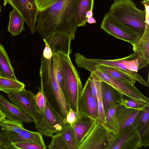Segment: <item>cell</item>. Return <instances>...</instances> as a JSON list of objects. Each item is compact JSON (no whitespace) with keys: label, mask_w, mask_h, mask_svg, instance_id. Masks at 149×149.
<instances>
[{"label":"cell","mask_w":149,"mask_h":149,"mask_svg":"<svg viewBox=\"0 0 149 149\" xmlns=\"http://www.w3.org/2000/svg\"><path fill=\"white\" fill-rule=\"evenodd\" d=\"M78 117L75 112L70 109L67 115L66 120L69 125H73Z\"/></svg>","instance_id":"cell-37"},{"label":"cell","mask_w":149,"mask_h":149,"mask_svg":"<svg viewBox=\"0 0 149 149\" xmlns=\"http://www.w3.org/2000/svg\"><path fill=\"white\" fill-rule=\"evenodd\" d=\"M23 123L20 122L10 121L5 118L0 123V125L3 130L19 133L24 128Z\"/></svg>","instance_id":"cell-31"},{"label":"cell","mask_w":149,"mask_h":149,"mask_svg":"<svg viewBox=\"0 0 149 149\" xmlns=\"http://www.w3.org/2000/svg\"><path fill=\"white\" fill-rule=\"evenodd\" d=\"M0 149H1V147L0 146Z\"/></svg>","instance_id":"cell-46"},{"label":"cell","mask_w":149,"mask_h":149,"mask_svg":"<svg viewBox=\"0 0 149 149\" xmlns=\"http://www.w3.org/2000/svg\"><path fill=\"white\" fill-rule=\"evenodd\" d=\"M87 22L90 24H95L96 21L93 17H89L87 18Z\"/></svg>","instance_id":"cell-40"},{"label":"cell","mask_w":149,"mask_h":149,"mask_svg":"<svg viewBox=\"0 0 149 149\" xmlns=\"http://www.w3.org/2000/svg\"><path fill=\"white\" fill-rule=\"evenodd\" d=\"M60 132L63 135L70 149H78L79 144L72 125L69 124Z\"/></svg>","instance_id":"cell-29"},{"label":"cell","mask_w":149,"mask_h":149,"mask_svg":"<svg viewBox=\"0 0 149 149\" xmlns=\"http://www.w3.org/2000/svg\"><path fill=\"white\" fill-rule=\"evenodd\" d=\"M35 95L32 91L25 88L7 94L12 103L33 119L34 121L38 119L40 114L36 104Z\"/></svg>","instance_id":"cell-9"},{"label":"cell","mask_w":149,"mask_h":149,"mask_svg":"<svg viewBox=\"0 0 149 149\" xmlns=\"http://www.w3.org/2000/svg\"><path fill=\"white\" fill-rule=\"evenodd\" d=\"M20 14L31 34L35 31L39 10L35 0H10L8 3Z\"/></svg>","instance_id":"cell-13"},{"label":"cell","mask_w":149,"mask_h":149,"mask_svg":"<svg viewBox=\"0 0 149 149\" xmlns=\"http://www.w3.org/2000/svg\"><path fill=\"white\" fill-rule=\"evenodd\" d=\"M9 21L8 28V31L12 36L20 34L24 30V20L19 13L15 9L10 13Z\"/></svg>","instance_id":"cell-24"},{"label":"cell","mask_w":149,"mask_h":149,"mask_svg":"<svg viewBox=\"0 0 149 149\" xmlns=\"http://www.w3.org/2000/svg\"><path fill=\"white\" fill-rule=\"evenodd\" d=\"M141 111L127 108L123 105L116 107L115 115L119 125L120 130L132 125Z\"/></svg>","instance_id":"cell-20"},{"label":"cell","mask_w":149,"mask_h":149,"mask_svg":"<svg viewBox=\"0 0 149 149\" xmlns=\"http://www.w3.org/2000/svg\"><path fill=\"white\" fill-rule=\"evenodd\" d=\"M49 59L43 56L41 59L40 75L41 90L46 101L55 111L66 119L70 109L56 77V61L53 53Z\"/></svg>","instance_id":"cell-2"},{"label":"cell","mask_w":149,"mask_h":149,"mask_svg":"<svg viewBox=\"0 0 149 149\" xmlns=\"http://www.w3.org/2000/svg\"><path fill=\"white\" fill-rule=\"evenodd\" d=\"M149 106L141 110L132 124L138 134L142 146H149Z\"/></svg>","instance_id":"cell-14"},{"label":"cell","mask_w":149,"mask_h":149,"mask_svg":"<svg viewBox=\"0 0 149 149\" xmlns=\"http://www.w3.org/2000/svg\"><path fill=\"white\" fill-rule=\"evenodd\" d=\"M24 83L0 76V91L7 94L19 91L25 88Z\"/></svg>","instance_id":"cell-25"},{"label":"cell","mask_w":149,"mask_h":149,"mask_svg":"<svg viewBox=\"0 0 149 149\" xmlns=\"http://www.w3.org/2000/svg\"><path fill=\"white\" fill-rule=\"evenodd\" d=\"M76 63L77 67L86 69L94 74L102 82H105L123 95L137 102L149 104V99L141 93L134 84L125 83L113 77L102 70L96 67L88 58L80 55Z\"/></svg>","instance_id":"cell-5"},{"label":"cell","mask_w":149,"mask_h":149,"mask_svg":"<svg viewBox=\"0 0 149 149\" xmlns=\"http://www.w3.org/2000/svg\"><path fill=\"white\" fill-rule=\"evenodd\" d=\"M141 3L145 7L146 21V24L149 26V0H144Z\"/></svg>","instance_id":"cell-38"},{"label":"cell","mask_w":149,"mask_h":149,"mask_svg":"<svg viewBox=\"0 0 149 149\" xmlns=\"http://www.w3.org/2000/svg\"></svg>","instance_id":"cell-47"},{"label":"cell","mask_w":149,"mask_h":149,"mask_svg":"<svg viewBox=\"0 0 149 149\" xmlns=\"http://www.w3.org/2000/svg\"><path fill=\"white\" fill-rule=\"evenodd\" d=\"M108 14L120 24L140 38L146 28V13L138 9L132 0L114 1Z\"/></svg>","instance_id":"cell-3"},{"label":"cell","mask_w":149,"mask_h":149,"mask_svg":"<svg viewBox=\"0 0 149 149\" xmlns=\"http://www.w3.org/2000/svg\"><path fill=\"white\" fill-rule=\"evenodd\" d=\"M39 11L43 10L49 7L58 0H35Z\"/></svg>","instance_id":"cell-36"},{"label":"cell","mask_w":149,"mask_h":149,"mask_svg":"<svg viewBox=\"0 0 149 149\" xmlns=\"http://www.w3.org/2000/svg\"><path fill=\"white\" fill-rule=\"evenodd\" d=\"M96 121L83 115L77 118L72 126L79 144L90 132Z\"/></svg>","instance_id":"cell-19"},{"label":"cell","mask_w":149,"mask_h":149,"mask_svg":"<svg viewBox=\"0 0 149 149\" xmlns=\"http://www.w3.org/2000/svg\"><path fill=\"white\" fill-rule=\"evenodd\" d=\"M102 93L104 115L111 108L122 105L123 95L104 82H102Z\"/></svg>","instance_id":"cell-18"},{"label":"cell","mask_w":149,"mask_h":149,"mask_svg":"<svg viewBox=\"0 0 149 149\" xmlns=\"http://www.w3.org/2000/svg\"><path fill=\"white\" fill-rule=\"evenodd\" d=\"M45 145L24 142H12L11 148L17 149H45Z\"/></svg>","instance_id":"cell-32"},{"label":"cell","mask_w":149,"mask_h":149,"mask_svg":"<svg viewBox=\"0 0 149 149\" xmlns=\"http://www.w3.org/2000/svg\"><path fill=\"white\" fill-rule=\"evenodd\" d=\"M142 147L138 134L131 125L113 134L107 149H137Z\"/></svg>","instance_id":"cell-10"},{"label":"cell","mask_w":149,"mask_h":149,"mask_svg":"<svg viewBox=\"0 0 149 149\" xmlns=\"http://www.w3.org/2000/svg\"><path fill=\"white\" fill-rule=\"evenodd\" d=\"M12 142H28L45 145L42 135L39 132L31 131L24 128L19 133L7 131Z\"/></svg>","instance_id":"cell-21"},{"label":"cell","mask_w":149,"mask_h":149,"mask_svg":"<svg viewBox=\"0 0 149 149\" xmlns=\"http://www.w3.org/2000/svg\"><path fill=\"white\" fill-rule=\"evenodd\" d=\"M118 0H114V1H118Z\"/></svg>","instance_id":"cell-45"},{"label":"cell","mask_w":149,"mask_h":149,"mask_svg":"<svg viewBox=\"0 0 149 149\" xmlns=\"http://www.w3.org/2000/svg\"><path fill=\"white\" fill-rule=\"evenodd\" d=\"M90 76L94 83L96 90L97 101L98 109L97 120L103 123L104 120V113L103 109L102 93V81L94 74L91 73Z\"/></svg>","instance_id":"cell-27"},{"label":"cell","mask_w":149,"mask_h":149,"mask_svg":"<svg viewBox=\"0 0 149 149\" xmlns=\"http://www.w3.org/2000/svg\"><path fill=\"white\" fill-rule=\"evenodd\" d=\"M34 122L38 132L47 137L60 132L69 125L66 119L55 111L46 101L44 111L40 113Z\"/></svg>","instance_id":"cell-6"},{"label":"cell","mask_w":149,"mask_h":149,"mask_svg":"<svg viewBox=\"0 0 149 149\" xmlns=\"http://www.w3.org/2000/svg\"><path fill=\"white\" fill-rule=\"evenodd\" d=\"M78 0H58L47 8L39 11L35 31L43 39L55 33L75 39L77 28L75 13Z\"/></svg>","instance_id":"cell-1"},{"label":"cell","mask_w":149,"mask_h":149,"mask_svg":"<svg viewBox=\"0 0 149 149\" xmlns=\"http://www.w3.org/2000/svg\"><path fill=\"white\" fill-rule=\"evenodd\" d=\"M56 54L60 60L62 91L70 109L79 117L80 114L77 104L83 88L80 77L72 63L70 55L60 52Z\"/></svg>","instance_id":"cell-4"},{"label":"cell","mask_w":149,"mask_h":149,"mask_svg":"<svg viewBox=\"0 0 149 149\" xmlns=\"http://www.w3.org/2000/svg\"><path fill=\"white\" fill-rule=\"evenodd\" d=\"M92 63L96 67L102 70L113 77L122 82L132 84H134L136 83L135 80L126 74L115 68L102 65Z\"/></svg>","instance_id":"cell-26"},{"label":"cell","mask_w":149,"mask_h":149,"mask_svg":"<svg viewBox=\"0 0 149 149\" xmlns=\"http://www.w3.org/2000/svg\"><path fill=\"white\" fill-rule=\"evenodd\" d=\"M132 45L133 50L137 54L139 70L149 63V27L146 29L141 37Z\"/></svg>","instance_id":"cell-17"},{"label":"cell","mask_w":149,"mask_h":149,"mask_svg":"<svg viewBox=\"0 0 149 149\" xmlns=\"http://www.w3.org/2000/svg\"><path fill=\"white\" fill-rule=\"evenodd\" d=\"M6 118L5 115L0 109V123Z\"/></svg>","instance_id":"cell-41"},{"label":"cell","mask_w":149,"mask_h":149,"mask_svg":"<svg viewBox=\"0 0 149 149\" xmlns=\"http://www.w3.org/2000/svg\"><path fill=\"white\" fill-rule=\"evenodd\" d=\"M122 105L127 108L139 110H142L149 106V104L135 101L131 99L123 98Z\"/></svg>","instance_id":"cell-33"},{"label":"cell","mask_w":149,"mask_h":149,"mask_svg":"<svg viewBox=\"0 0 149 149\" xmlns=\"http://www.w3.org/2000/svg\"><path fill=\"white\" fill-rule=\"evenodd\" d=\"M1 12V7L0 5V16Z\"/></svg>","instance_id":"cell-44"},{"label":"cell","mask_w":149,"mask_h":149,"mask_svg":"<svg viewBox=\"0 0 149 149\" xmlns=\"http://www.w3.org/2000/svg\"><path fill=\"white\" fill-rule=\"evenodd\" d=\"M0 109L8 120L22 123L34 122V120L28 115L19 110L0 94Z\"/></svg>","instance_id":"cell-15"},{"label":"cell","mask_w":149,"mask_h":149,"mask_svg":"<svg viewBox=\"0 0 149 149\" xmlns=\"http://www.w3.org/2000/svg\"><path fill=\"white\" fill-rule=\"evenodd\" d=\"M101 28L108 34L117 39L132 44L135 43L140 38L123 27L107 13H105L101 25Z\"/></svg>","instance_id":"cell-11"},{"label":"cell","mask_w":149,"mask_h":149,"mask_svg":"<svg viewBox=\"0 0 149 149\" xmlns=\"http://www.w3.org/2000/svg\"><path fill=\"white\" fill-rule=\"evenodd\" d=\"M10 0H4V6H5L7 3H8Z\"/></svg>","instance_id":"cell-43"},{"label":"cell","mask_w":149,"mask_h":149,"mask_svg":"<svg viewBox=\"0 0 149 149\" xmlns=\"http://www.w3.org/2000/svg\"><path fill=\"white\" fill-rule=\"evenodd\" d=\"M94 0H78L75 13L76 21L77 27L84 26L87 22L86 13L93 10Z\"/></svg>","instance_id":"cell-23"},{"label":"cell","mask_w":149,"mask_h":149,"mask_svg":"<svg viewBox=\"0 0 149 149\" xmlns=\"http://www.w3.org/2000/svg\"><path fill=\"white\" fill-rule=\"evenodd\" d=\"M71 39L68 36L60 33H55L43 39L45 43L55 53L60 52L67 55L72 53L70 47Z\"/></svg>","instance_id":"cell-16"},{"label":"cell","mask_w":149,"mask_h":149,"mask_svg":"<svg viewBox=\"0 0 149 149\" xmlns=\"http://www.w3.org/2000/svg\"><path fill=\"white\" fill-rule=\"evenodd\" d=\"M93 16V10H89L86 13V18L89 17H92Z\"/></svg>","instance_id":"cell-42"},{"label":"cell","mask_w":149,"mask_h":149,"mask_svg":"<svg viewBox=\"0 0 149 149\" xmlns=\"http://www.w3.org/2000/svg\"><path fill=\"white\" fill-rule=\"evenodd\" d=\"M12 143L7 131L3 130L0 125V146L1 149L11 148Z\"/></svg>","instance_id":"cell-34"},{"label":"cell","mask_w":149,"mask_h":149,"mask_svg":"<svg viewBox=\"0 0 149 149\" xmlns=\"http://www.w3.org/2000/svg\"><path fill=\"white\" fill-rule=\"evenodd\" d=\"M52 140L48 146L49 149H70L65 139L60 132L53 135Z\"/></svg>","instance_id":"cell-30"},{"label":"cell","mask_w":149,"mask_h":149,"mask_svg":"<svg viewBox=\"0 0 149 149\" xmlns=\"http://www.w3.org/2000/svg\"><path fill=\"white\" fill-rule=\"evenodd\" d=\"M77 106L80 115H84L95 120H97L98 109L97 102L91 91L89 77L83 88L78 100Z\"/></svg>","instance_id":"cell-12"},{"label":"cell","mask_w":149,"mask_h":149,"mask_svg":"<svg viewBox=\"0 0 149 149\" xmlns=\"http://www.w3.org/2000/svg\"><path fill=\"white\" fill-rule=\"evenodd\" d=\"M116 107H112L108 110L105 114L103 123L113 134L120 130L119 125L115 115Z\"/></svg>","instance_id":"cell-28"},{"label":"cell","mask_w":149,"mask_h":149,"mask_svg":"<svg viewBox=\"0 0 149 149\" xmlns=\"http://www.w3.org/2000/svg\"><path fill=\"white\" fill-rule=\"evenodd\" d=\"M137 54L134 53L129 56L115 59H89L97 64L111 67L127 75L142 84L148 87V84L138 73V64Z\"/></svg>","instance_id":"cell-7"},{"label":"cell","mask_w":149,"mask_h":149,"mask_svg":"<svg viewBox=\"0 0 149 149\" xmlns=\"http://www.w3.org/2000/svg\"><path fill=\"white\" fill-rule=\"evenodd\" d=\"M45 47L42 56L45 58L49 59L52 56V52L48 45L45 43Z\"/></svg>","instance_id":"cell-39"},{"label":"cell","mask_w":149,"mask_h":149,"mask_svg":"<svg viewBox=\"0 0 149 149\" xmlns=\"http://www.w3.org/2000/svg\"><path fill=\"white\" fill-rule=\"evenodd\" d=\"M35 100L39 113L44 111L46 100L42 91L40 89L35 95Z\"/></svg>","instance_id":"cell-35"},{"label":"cell","mask_w":149,"mask_h":149,"mask_svg":"<svg viewBox=\"0 0 149 149\" xmlns=\"http://www.w3.org/2000/svg\"><path fill=\"white\" fill-rule=\"evenodd\" d=\"M113 138V134L109 130L103 123L97 120L78 149H107Z\"/></svg>","instance_id":"cell-8"},{"label":"cell","mask_w":149,"mask_h":149,"mask_svg":"<svg viewBox=\"0 0 149 149\" xmlns=\"http://www.w3.org/2000/svg\"><path fill=\"white\" fill-rule=\"evenodd\" d=\"M14 69L3 45L0 44V76L14 80H17Z\"/></svg>","instance_id":"cell-22"}]
</instances>
